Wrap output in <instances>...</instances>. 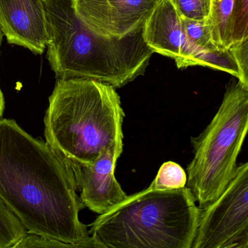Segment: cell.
<instances>
[{"instance_id":"6da1fadb","label":"cell","mask_w":248,"mask_h":248,"mask_svg":"<svg viewBox=\"0 0 248 248\" xmlns=\"http://www.w3.org/2000/svg\"><path fill=\"white\" fill-rule=\"evenodd\" d=\"M72 170L42 140L0 119V199L27 232L74 248H99L78 217L84 208Z\"/></svg>"},{"instance_id":"7a4b0ae2","label":"cell","mask_w":248,"mask_h":248,"mask_svg":"<svg viewBox=\"0 0 248 248\" xmlns=\"http://www.w3.org/2000/svg\"><path fill=\"white\" fill-rule=\"evenodd\" d=\"M48 41L46 58L56 78L90 79L124 87L142 75L154 53L143 27L122 38L92 30L76 11L74 0H42Z\"/></svg>"},{"instance_id":"3957f363","label":"cell","mask_w":248,"mask_h":248,"mask_svg":"<svg viewBox=\"0 0 248 248\" xmlns=\"http://www.w3.org/2000/svg\"><path fill=\"white\" fill-rule=\"evenodd\" d=\"M124 116L113 86L90 79H60L45 114L46 142L69 167L90 165L123 142Z\"/></svg>"},{"instance_id":"277c9868","label":"cell","mask_w":248,"mask_h":248,"mask_svg":"<svg viewBox=\"0 0 248 248\" xmlns=\"http://www.w3.org/2000/svg\"><path fill=\"white\" fill-rule=\"evenodd\" d=\"M201 212L186 186H149L100 215L90 234L99 248H192Z\"/></svg>"},{"instance_id":"5b68a950","label":"cell","mask_w":248,"mask_h":248,"mask_svg":"<svg viewBox=\"0 0 248 248\" xmlns=\"http://www.w3.org/2000/svg\"><path fill=\"white\" fill-rule=\"evenodd\" d=\"M248 132V89L239 81L230 83L211 123L192 138L194 158L186 168V187L202 211L221 197L234 178Z\"/></svg>"},{"instance_id":"8992f818","label":"cell","mask_w":248,"mask_h":248,"mask_svg":"<svg viewBox=\"0 0 248 248\" xmlns=\"http://www.w3.org/2000/svg\"><path fill=\"white\" fill-rule=\"evenodd\" d=\"M248 242V162L219 198L201 212L192 248H245Z\"/></svg>"},{"instance_id":"52a82bcc","label":"cell","mask_w":248,"mask_h":248,"mask_svg":"<svg viewBox=\"0 0 248 248\" xmlns=\"http://www.w3.org/2000/svg\"><path fill=\"white\" fill-rule=\"evenodd\" d=\"M162 0H76V11L97 33L122 38L144 26Z\"/></svg>"},{"instance_id":"ba28073f","label":"cell","mask_w":248,"mask_h":248,"mask_svg":"<svg viewBox=\"0 0 248 248\" xmlns=\"http://www.w3.org/2000/svg\"><path fill=\"white\" fill-rule=\"evenodd\" d=\"M123 145L121 142L111 146L90 165L69 167L77 189L81 192L80 199L83 205L100 215L108 212L128 198L114 175Z\"/></svg>"},{"instance_id":"9c48e42d","label":"cell","mask_w":248,"mask_h":248,"mask_svg":"<svg viewBox=\"0 0 248 248\" xmlns=\"http://www.w3.org/2000/svg\"><path fill=\"white\" fill-rule=\"evenodd\" d=\"M0 27L9 44L36 55L45 52L48 35L42 0H0Z\"/></svg>"},{"instance_id":"30bf717a","label":"cell","mask_w":248,"mask_h":248,"mask_svg":"<svg viewBox=\"0 0 248 248\" xmlns=\"http://www.w3.org/2000/svg\"><path fill=\"white\" fill-rule=\"evenodd\" d=\"M143 37L156 53L173 58L179 68L188 67L192 56L182 17L170 0H162L146 20Z\"/></svg>"},{"instance_id":"8fae6325","label":"cell","mask_w":248,"mask_h":248,"mask_svg":"<svg viewBox=\"0 0 248 248\" xmlns=\"http://www.w3.org/2000/svg\"><path fill=\"white\" fill-rule=\"evenodd\" d=\"M234 0H211L208 21L213 39L220 48H230L232 42V15Z\"/></svg>"},{"instance_id":"7c38bea8","label":"cell","mask_w":248,"mask_h":248,"mask_svg":"<svg viewBox=\"0 0 248 248\" xmlns=\"http://www.w3.org/2000/svg\"><path fill=\"white\" fill-rule=\"evenodd\" d=\"M195 66L215 68L240 78V69L230 48L201 51L191 60L189 66Z\"/></svg>"},{"instance_id":"4fadbf2b","label":"cell","mask_w":248,"mask_h":248,"mask_svg":"<svg viewBox=\"0 0 248 248\" xmlns=\"http://www.w3.org/2000/svg\"><path fill=\"white\" fill-rule=\"evenodd\" d=\"M182 20L186 42L192 54L191 60L201 51L218 48L213 39L211 27L206 20H195L182 17Z\"/></svg>"},{"instance_id":"5bb4252c","label":"cell","mask_w":248,"mask_h":248,"mask_svg":"<svg viewBox=\"0 0 248 248\" xmlns=\"http://www.w3.org/2000/svg\"><path fill=\"white\" fill-rule=\"evenodd\" d=\"M26 230L0 199V248H14Z\"/></svg>"},{"instance_id":"9a60e30c","label":"cell","mask_w":248,"mask_h":248,"mask_svg":"<svg viewBox=\"0 0 248 248\" xmlns=\"http://www.w3.org/2000/svg\"><path fill=\"white\" fill-rule=\"evenodd\" d=\"M186 173L177 163L169 161L162 165L150 187L155 189H176L186 186Z\"/></svg>"},{"instance_id":"2e32d148","label":"cell","mask_w":248,"mask_h":248,"mask_svg":"<svg viewBox=\"0 0 248 248\" xmlns=\"http://www.w3.org/2000/svg\"><path fill=\"white\" fill-rule=\"evenodd\" d=\"M181 17L195 20H208L211 0H170Z\"/></svg>"},{"instance_id":"e0dca14e","label":"cell","mask_w":248,"mask_h":248,"mask_svg":"<svg viewBox=\"0 0 248 248\" xmlns=\"http://www.w3.org/2000/svg\"><path fill=\"white\" fill-rule=\"evenodd\" d=\"M231 24L232 44L248 37V0H234Z\"/></svg>"},{"instance_id":"ac0fdd59","label":"cell","mask_w":248,"mask_h":248,"mask_svg":"<svg viewBox=\"0 0 248 248\" xmlns=\"http://www.w3.org/2000/svg\"><path fill=\"white\" fill-rule=\"evenodd\" d=\"M230 48L240 69L239 82L248 89V36L240 42L233 43Z\"/></svg>"},{"instance_id":"d6986e66","label":"cell","mask_w":248,"mask_h":248,"mask_svg":"<svg viewBox=\"0 0 248 248\" xmlns=\"http://www.w3.org/2000/svg\"><path fill=\"white\" fill-rule=\"evenodd\" d=\"M71 248L65 243L26 231L14 248Z\"/></svg>"},{"instance_id":"ffe728a7","label":"cell","mask_w":248,"mask_h":248,"mask_svg":"<svg viewBox=\"0 0 248 248\" xmlns=\"http://www.w3.org/2000/svg\"><path fill=\"white\" fill-rule=\"evenodd\" d=\"M4 106H5V102H4V98L3 96L2 92L0 88V119H2L3 113H4Z\"/></svg>"},{"instance_id":"44dd1931","label":"cell","mask_w":248,"mask_h":248,"mask_svg":"<svg viewBox=\"0 0 248 248\" xmlns=\"http://www.w3.org/2000/svg\"><path fill=\"white\" fill-rule=\"evenodd\" d=\"M3 36H4L1 27H0V48H1V42H2Z\"/></svg>"},{"instance_id":"7402d4cb","label":"cell","mask_w":248,"mask_h":248,"mask_svg":"<svg viewBox=\"0 0 248 248\" xmlns=\"http://www.w3.org/2000/svg\"><path fill=\"white\" fill-rule=\"evenodd\" d=\"M248 248V242L247 245H246V248Z\"/></svg>"},{"instance_id":"603a6c76","label":"cell","mask_w":248,"mask_h":248,"mask_svg":"<svg viewBox=\"0 0 248 248\" xmlns=\"http://www.w3.org/2000/svg\"><path fill=\"white\" fill-rule=\"evenodd\" d=\"M74 1H76V0H74Z\"/></svg>"}]
</instances>
